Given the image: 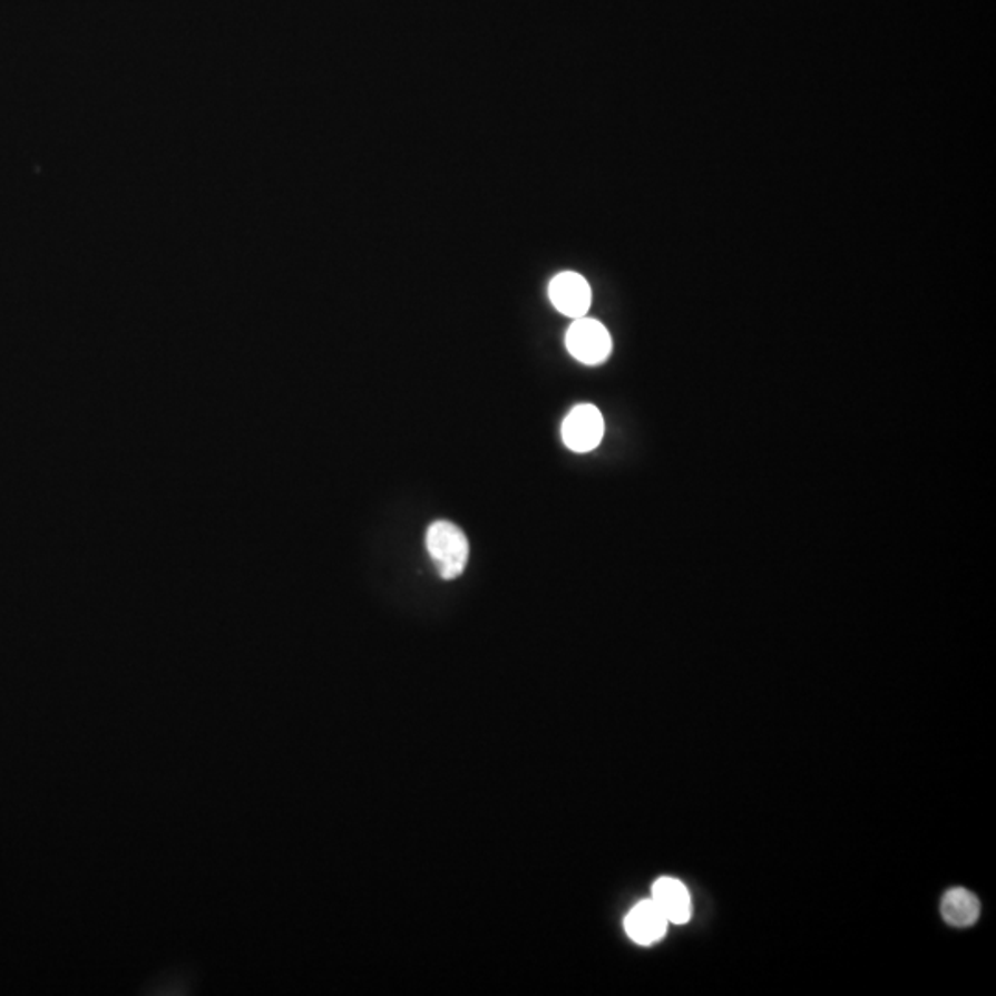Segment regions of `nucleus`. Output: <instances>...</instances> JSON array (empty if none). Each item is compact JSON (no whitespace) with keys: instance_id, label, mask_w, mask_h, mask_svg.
I'll return each mask as SVG.
<instances>
[{"instance_id":"f257e3e1","label":"nucleus","mask_w":996,"mask_h":996,"mask_svg":"<svg viewBox=\"0 0 996 996\" xmlns=\"http://www.w3.org/2000/svg\"><path fill=\"white\" fill-rule=\"evenodd\" d=\"M427 550L443 579H456L469 562V541L461 528L449 520H438L427 531Z\"/></svg>"},{"instance_id":"f03ea898","label":"nucleus","mask_w":996,"mask_h":996,"mask_svg":"<svg viewBox=\"0 0 996 996\" xmlns=\"http://www.w3.org/2000/svg\"><path fill=\"white\" fill-rule=\"evenodd\" d=\"M609 332L596 320L578 318L567 332L568 353L582 364H602L611 354Z\"/></svg>"},{"instance_id":"7ed1b4c3","label":"nucleus","mask_w":996,"mask_h":996,"mask_svg":"<svg viewBox=\"0 0 996 996\" xmlns=\"http://www.w3.org/2000/svg\"><path fill=\"white\" fill-rule=\"evenodd\" d=\"M604 430L606 427L600 410L593 404H579L563 421L562 436L574 452H590L600 445Z\"/></svg>"},{"instance_id":"20e7f679","label":"nucleus","mask_w":996,"mask_h":996,"mask_svg":"<svg viewBox=\"0 0 996 996\" xmlns=\"http://www.w3.org/2000/svg\"><path fill=\"white\" fill-rule=\"evenodd\" d=\"M548 295L557 311L565 316L574 318V320L584 318L590 309V301H593L589 283L574 272H563V274L556 275L548 289Z\"/></svg>"},{"instance_id":"39448f33","label":"nucleus","mask_w":996,"mask_h":996,"mask_svg":"<svg viewBox=\"0 0 996 996\" xmlns=\"http://www.w3.org/2000/svg\"><path fill=\"white\" fill-rule=\"evenodd\" d=\"M626 932L633 941L638 945H654L664 938L666 928H668V919L664 917L660 906L654 900H641L626 917Z\"/></svg>"},{"instance_id":"423d86ee","label":"nucleus","mask_w":996,"mask_h":996,"mask_svg":"<svg viewBox=\"0 0 996 996\" xmlns=\"http://www.w3.org/2000/svg\"><path fill=\"white\" fill-rule=\"evenodd\" d=\"M652 900L660 906L668 922L685 925L691 919V894L680 880L670 877L657 880L652 889Z\"/></svg>"},{"instance_id":"0eeeda50","label":"nucleus","mask_w":996,"mask_h":996,"mask_svg":"<svg viewBox=\"0 0 996 996\" xmlns=\"http://www.w3.org/2000/svg\"><path fill=\"white\" fill-rule=\"evenodd\" d=\"M941 916L950 927H973L980 917V902L964 888L950 889L941 900Z\"/></svg>"}]
</instances>
